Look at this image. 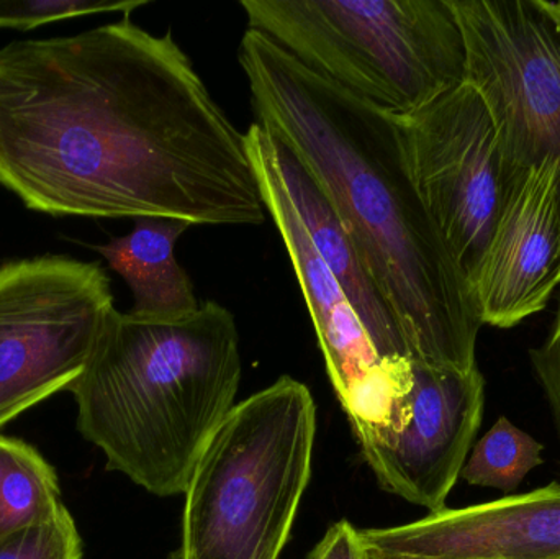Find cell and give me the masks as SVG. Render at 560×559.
<instances>
[{
  "label": "cell",
  "instance_id": "cell-15",
  "mask_svg": "<svg viewBox=\"0 0 560 559\" xmlns=\"http://www.w3.org/2000/svg\"><path fill=\"white\" fill-rule=\"evenodd\" d=\"M66 508L58 475L38 450L0 435V540Z\"/></svg>",
  "mask_w": 560,
  "mask_h": 559
},
{
  "label": "cell",
  "instance_id": "cell-9",
  "mask_svg": "<svg viewBox=\"0 0 560 559\" xmlns=\"http://www.w3.org/2000/svg\"><path fill=\"white\" fill-rule=\"evenodd\" d=\"M483 406L479 368L460 373L411 360L410 389L392 422L354 433L382 488L438 514L466 465Z\"/></svg>",
  "mask_w": 560,
  "mask_h": 559
},
{
  "label": "cell",
  "instance_id": "cell-3",
  "mask_svg": "<svg viewBox=\"0 0 560 559\" xmlns=\"http://www.w3.org/2000/svg\"><path fill=\"white\" fill-rule=\"evenodd\" d=\"M232 312L206 302L171 322L115 308L69 393L78 430L107 468L161 498L186 494L200 456L235 407L242 381Z\"/></svg>",
  "mask_w": 560,
  "mask_h": 559
},
{
  "label": "cell",
  "instance_id": "cell-10",
  "mask_svg": "<svg viewBox=\"0 0 560 559\" xmlns=\"http://www.w3.org/2000/svg\"><path fill=\"white\" fill-rule=\"evenodd\" d=\"M245 140L262 203L285 245L315 327L319 350L325 357L329 380L352 429L388 426L398 404L410 389L411 360L387 364L377 357L351 302L313 246L249 128Z\"/></svg>",
  "mask_w": 560,
  "mask_h": 559
},
{
  "label": "cell",
  "instance_id": "cell-21",
  "mask_svg": "<svg viewBox=\"0 0 560 559\" xmlns=\"http://www.w3.org/2000/svg\"><path fill=\"white\" fill-rule=\"evenodd\" d=\"M364 548L362 551V559H431V558H413V557H401V555L382 554V551L372 550V548Z\"/></svg>",
  "mask_w": 560,
  "mask_h": 559
},
{
  "label": "cell",
  "instance_id": "cell-19",
  "mask_svg": "<svg viewBox=\"0 0 560 559\" xmlns=\"http://www.w3.org/2000/svg\"><path fill=\"white\" fill-rule=\"evenodd\" d=\"M529 358L551 407L552 420L560 440V301L548 337L538 348L529 351Z\"/></svg>",
  "mask_w": 560,
  "mask_h": 559
},
{
  "label": "cell",
  "instance_id": "cell-1",
  "mask_svg": "<svg viewBox=\"0 0 560 559\" xmlns=\"http://www.w3.org/2000/svg\"><path fill=\"white\" fill-rule=\"evenodd\" d=\"M0 186L52 217L266 220L245 135L173 32L130 15L0 48Z\"/></svg>",
  "mask_w": 560,
  "mask_h": 559
},
{
  "label": "cell",
  "instance_id": "cell-17",
  "mask_svg": "<svg viewBox=\"0 0 560 559\" xmlns=\"http://www.w3.org/2000/svg\"><path fill=\"white\" fill-rule=\"evenodd\" d=\"M0 559H82V540L68 508L0 540Z\"/></svg>",
  "mask_w": 560,
  "mask_h": 559
},
{
  "label": "cell",
  "instance_id": "cell-7",
  "mask_svg": "<svg viewBox=\"0 0 560 559\" xmlns=\"http://www.w3.org/2000/svg\"><path fill=\"white\" fill-rule=\"evenodd\" d=\"M447 2L466 46V82L492 117L513 179L546 160L560 164L558 23L539 0Z\"/></svg>",
  "mask_w": 560,
  "mask_h": 559
},
{
  "label": "cell",
  "instance_id": "cell-12",
  "mask_svg": "<svg viewBox=\"0 0 560 559\" xmlns=\"http://www.w3.org/2000/svg\"><path fill=\"white\" fill-rule=\"evenodd\" d=\"M359 537L362 547L401 557L560 559V482Z\"/></svg>",
  "mask_w": 560,
  "mask_h": 559
},
{
  "label": "cell",
  "instance_id": "cell-8",
  "mask_svg": "<svg viewBox=\"0 0 560 559\" xmlns=\"http://www.w3.org/2000/svg\"><path fill=\"white\" fill-rule=\"evenodd\" d=\"M395 121L415 187L470 286L516 180L492 117L476 89L463 82Z\"/></svg>",
  "mask_w": 560,
  "mask_h": 559
},
{
  "label": "cell",
  "instance_id": "cell-6",
  "mask_svg": "<svg viewBox=\"0 0 560 559\" xmlns=\"http://www.w3.org/2000/svg\"><path fill=\"white\" fill-rule=\"evenodd\" d=\"M114 311L97 263L46 255L0 266V429L71 387Z\"/></svg>",
  "mask_w": 560,
  "mask_h": 559
},
{
  "label": "cell",
  "instance_id": "cell-11",
  "mask_svg": "<svg viewBox=\"0 0 560 559\" xmlns=\"http://www.w3.org/2000/svg\"><path fill=\"white\" fill-rule=\"evenodd\" d=\"M559 170V161H542L506 194L470 284L482 325L516 327L545 311L560 286Z\"/></svg>",
  "mask_w": 560,
  "mask_h": 559
},
{
  "label": "cell",
  "instance_id": "cell-2",
  "mask_svg": "<svg viewBox=\"0 0 560 559\" xmlns=\"http://www.w3.org/2000/svg\"><path fill=\"white\" fill-rule=\"evenodd\" d=\"M240 65L256 124L280 138L341 217L411 360L474 370L482 328L469 282L415 187L397 121L246 30Z\"/></svg>",
  "mask_w": 560,
  "mask_h": 559
},
{
  "label": "cell",
  "instance_id": "cell-13",
  "mask_svg": "<svg viewBox=\"0 0 560 559\" xmlns=\"http://www.w3.org/2000/svg\"><path fill=\"white\" fill-rule=\"evenodd\" d=\"M249 130L261 144L313 246L351 302L377 357L387 364L411 360L410 348L394 311L369 276L354 240L325 190L300 158L272 131L256 121Z\"/></svg>",
  "mask_w": 560,
  "mask_h": 559
},
{
  "label": "cell",
  "instance_id": "cell-16",
  "mask_svg": "<svg viewBox=\"0 0 560 559\" xmlns=\"http://www.w3.org/2000/svg\"><path fill=\"white\" fill-rule=\"evenodd\" d=\"M541 465V443L500 417L477 443L460 476L472 486L513 492Z\"/></svg>",
  "mask_w": 560,
  "mask_h": 559
},
{
  "label": "cell",
  "instance_id": "cell-18",
  "mask_svg": "<svg viewBox=\"0 0 560 559\" xmlns=\"http://www.w3.org/2000/svg\"><path fill=\"white\" fill-rule=\"evenodd\" d=\"M144 3L143 0H0V28L26 32L78 16L117 12L130 15Z\"/></svg>",
  "mask_w": 560,
  "mask_h": 559
},
{
  "label": "cell",
  "instance_id": "cell-5",
  "mask_svg": "<svg viewBox=\"0 0 560 559\" xmlns=\"http://www.w3.org/2000/svg\"><path fill=\"white\" fill-rule=\"evenodd\" d=\"M315 432L312 394L292 377L233 407L187 486L180 559H279Z\"/></svg>",
  "mask_w": 560,
  "mask_h": 559
},
{
  "label": "cell",
  "instance_id": "cell-22",
  "mask_svg": "<svg viewBox=\"0 0 560 559\" xmlns=\"http://www.w3.org/2000/svg\"><path fill=\"white\" fill-rule=\"evenodd\" d=\"M542 9L552 16L556 23L560 26V0L559 2H549V0H539Z\"/></svg>",
  "mask_w": 560,
  "mask_h": 559
},
{
  "label": "cell",
  "instance_id": "cell-4",
  "mask_svg": "<svg viewBox=\"0 0 560 559\" xmlns=\"http://www.w3.org/2000/svg\"><path fill=\"white\" fill-rule=\"evenodd\" d=\"M249 30L378 110L415 114L466 82L447 0H243Z\"/></svg>",
  "mask_w": 560,
  "mask_h": 559
},
{
  "label": "cell",
  "instance_id": "cell-14",
  "mask_svg": "<svg viewBox=\"0 0 560 559\" xmlns=\"http://www.w3.org/2000/svg\"><path fill=\"white\" fill-rule=\"evenodd\" d=\"M190 226L184 220L138 217L128 235L98 246L97 252L130 288L131 317L171 322L199 311L192 281L174 255L177 240Z\"/></svg>",
  "mask_w": 560,
  "mask_h": 559
},
{
  "label": "cell",
  "instance_id": "cell-20",
  "mask_svg": "<svg viewBox=\"0 0 560 559\" xmlns=\"http://www.w3.org/2000/svg\"><path fill=\"white\" fill-rule=\"evenodd\" d=\"M362 541L359 531L349 522L341 521L326 532L310 559H362Z\"/></svg>",
  "mask_w": 560,
  "mask_h": 559
}]
</instances>
